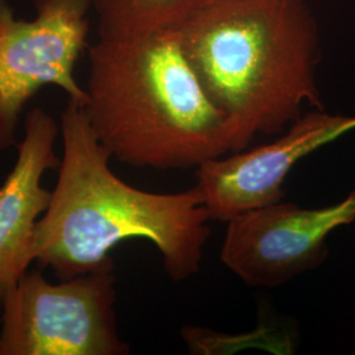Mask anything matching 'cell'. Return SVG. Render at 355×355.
<instances>
[{
    "label": "cell",
    "instance_id": "2",
    "mask_svg": "<svg viewBox=\"0 0 355 355\" xmlns=\"http://www.w3.org/2000/svg\"><path fill=\"white\" fill-rule=\"evenodd\" d=\"M175 32L225 117L230 152L280 133L304 105L324 111L320 32L306 0H208Z\"/></svg>",
    "mask_w": 355,
    "mask_h": 355
},
{
    "label": "cell",
    "instance_id": "9",
    "mask_svg": "<svg viewBox=\"0 0 355 355\" xmlns=\"http://www.w3.org/2000/svg\"><path fill=\"white\" fill-rule=\"evenodd\" d=\"M208 0H92L98 36H130L175 29Z\"/></svg>",
    "mask_w": 355,
    "mask_h": 355
},
{
    "label": "cell",
    "instance_id": "3",
    "mask_svg": "<svg viewBox=\"0 0 355 355\" xmlns=\"http://www.w3.org/2000/svg\"><path fill=\"white\" fill-rule=\"evenodd\" d=\"M85 89L91 128L120 164L187 170L230 152L225 117L175 29L98 36L89 48Z\"/></svg>",
    "mask_w": 355,
    "mask_h": 355
},
{
    "label": "cell",
    "instance_id": "4",
    "mask_svg": "<svg viewBox=\"0 0 355 355\" xmlns=\"http://www.w3.org/2000/svg\"><path fill=\"white\" fill-rule=\"evenodd\" d=\"M116 297L112 258L60 283L29 268L0 302V355L129 354L117 329Z\"/></svg>",
    "mask_w": 355,
    "mask_h": 355
},
{
    "label": "cell",
    "instance_id": "8",
    "mask_svg": "<svg viewBox=\"0 0 355 355\" xmlns=\"http://www.w3.org/2000/svg\"><path fill=\"white\" fill-rule=\"evenodd\" d=\"M60 133L53 116L38 107L31 110L16 161L0 186V302L33 263L35 232L51 199L42 178L61 164L55 152Z\"/></svg>",
    "mask_w": 355,
    "mask_h": 355
},
{
    "label": "cell",
    "instance_id": "1",
    "mask_svg": "<svg viewBox=\"0 0 355 355\" xmlns=\"http://www.w3.org/2000/svg\"><path fill=\"white\" fill-rule=\"evenodd\" d=\"M62 157L51 204L38 220L32 255L61 280L103 266L123 241L152 242L175 282L202 266L212 217L193 186L174 193L139 190L117 177L89 124L83 103L69 99L61 114Z\"/></svg>",
    "mask_w": 355,
    "mask_h": 355
},
{
    "label": "cell",
    "instance_id": "7",
    "mask_svg": "<svg viewBox=\"0 0 355 355\" xmlns=\"http://www.w3.org/2000/svg\"><path fill=\"white\" fill-rule=\"evenodd\" d=\"M355 129V116L303 114L275 141L234 152L196 167L195 187L212 220L228 221L243 212L282 202L293 166L311 153Z\"/></svg>",
    "mask_w": 355,
    "mask_h": 355
},
{
    "label": "cell",
    "instance_id": "5",
    "mask_svg": "<svg viewBox=\"0 0 355 355\" xmlns=\"http://www.w3.org/2000/svg\"><path fill=\"white\" fill-rule=\"evenodd\" d=\"M32 20L16 19L0 0V152L17 145L16 132L29 101L46 86L86 103L76 66L87 46L92 0H35Z\"/></svg>",
    "mask_w": 355,
    "mask_h": 355
},
{
    "label": "cell",
    "instance_id": "6",
    "mask_svg": "<svg viewBox=\"0 0 355 355\" xmlns=\"http://www.w3.org/2000/svg\"><path fill=\"white\" fill-rule=\"evenodd\" d=\"M354 221L355 190L324 208L268 204L228 220L220 258L248 286L277 288L320 266L330 233Z\"/></svg>",
    "mask_w": 355,
    "mask_h": 355
}]
</instances>
